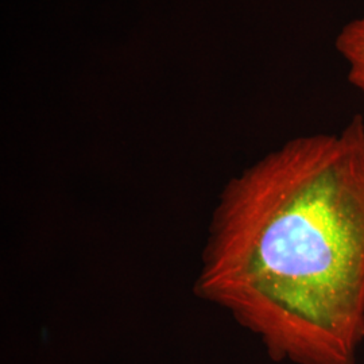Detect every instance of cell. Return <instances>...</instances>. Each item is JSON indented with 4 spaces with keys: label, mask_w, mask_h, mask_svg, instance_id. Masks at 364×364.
Masks as SVG:
<instances>
[{
    "label": "cell",
    "mask_w": 364,
    "mask_h": 364,
    "mask_svg": "<svg viewBox=\"0 0 364 364\" xmlns=\"http://www.w3.org/2000/svg\"><path fill=\"white\" fill-rule=\"evenodd\" d=\"M198 293L274 359L356 364L364 343V117L291 139L236 176L213 213Z\"/></svg>",
    "instance_id": "obj_1"
},
{
    "label": "cell",
    "mask_w": 364,
    "mask_h": 364,
    "mask_svg": "<svg viewBox=\"0 0 364 364\" xmlns=\"http://www.w3.org/2000/svg\"><path fill=\"white\" fill-rule=\"evenodd\" d=\"M335 46L347 64L350 84L364 92V14L341 27Z\"/></svg>",
    "instance_id": "obj_2"
}]
</instances>
